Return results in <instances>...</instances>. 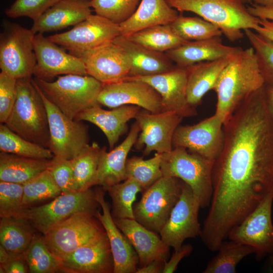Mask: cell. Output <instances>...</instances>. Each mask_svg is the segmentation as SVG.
<instances>
[{"label":"cell","mask_w":273,"mask_h":273,"mask_svg":"<svg viewBox=\"0 0 273 273\" xmlns=\"http://www.w3.org/2000/svg\"><path fill=\"white\" fill-rule=\"evenodd\" d=\"M223 131L203 225L205 233L219 240L227 238L273 189V114L265 85L224 122Z\"/></svg>","instance_id":"6da1fadb"},{"label":"cell","mask_w":273,"mask_h":273,"mask_svg":"<svg viewBox=\"0 0 273 273\" xmlns=\"http://www.w3.org/2000/svg\"><path fill=\"white\" fill-rule=\"evenodd\" d=\"M265 85L253 48L233 55L213 88L216 95L215 113L223 122L249 96Z\"/></svg>","instance_id":"7a4b0ae2"},{"label":"cell","mask_w":273,"mask_h":273,"mask_svg":"<svg viewBox=\"0 0 273 273\" xmlns=\"http://www.w3.org/2000/svg\"><path fill=\"white\" fill-rule=\"evenodd\" d=\"M5 124L23 138L49 148L48 113L31 76L17 79L15 102Z\"/></svg>","instance_id":"3957f363"},{"label":"cell","mask_w":273,"mask_h":273,"mask_svg":"<svg viewBox=\"0 0 273 273\" xmlns=\"http://www.w3.org/2000/svg\"><path fill=\"white\" fill-rule=\"evenodd\" d=\"M179 12H191L218 27L230 41L244 36L243 31L255 30L260 19L252 15L245 4L238 0H166Z\"/></svg>","instance_id":"277c9868"},{"label":"cell","mask_w":273,"mask_h":273,"mask_svg":"<svg viewBox=\"0 0 273 273\" xmlns=\"http://www.w3.org/2000/svg\"><path fill=\"white\" fill-rule=\"evenodd\" d=\"M46 98L61 112L73 119L97 105L103 84L88 75L66 74L54 81L34 79Z\"/></svg>","instance_id":"5b68a950"},{"label":"cell","mask_w":273,"mask_h":273,"mask_svg":"<svg viewBox=\"0 0 273 273\" xmlns=\"http://www.w3.org/2000/svg\"><path fill=\"white\" fill-rule=\"evenodd\" d=\"M214 161L181 147L162 154L161 168L164 177L180 179L192 189L201 208L209 206L213 193Z\"/></svg>","instance_id":"8992f818"},{"label":"cell","mask_w":273,"mask_h":273,"mask_svg":"<svg viewBox=\"0 0 273 273\" xmlns=\"http://www.w3.org/2000/svg\"><path fill=\"white\" fill-rule=\"evenodd\" d=\"M96 212L76 213L56 224L44 235L46 244L60 260L77 248L105 234Z\"/></svg>","instance_id":"52a82bcc"},{"label":"cell","mask_w":273,"mask_h":273,"mask_svg":"<svg viewBox=\"0 0 273 273\" xmlns=\"http://www.w3.org/2000/svg\"><path fill=\"white\" fill-rule=\"evenodd\" d=\"M183 184L179 178L162 176L144 191L133 207L134 219L159 233L181 195Z\"/></svg>","instance_id":"ba28073f"},{"label":"cell","mask_w":273,"mask_h":273,"mask_svg":"<svg viewBox=\"0 0 273 273\" xmlns=\"http://www.w3.org/2000/svg\"><path fill=\"white\" fill-rule=\"evenodd\" d=\"M98 205L95 192L89 189L62 193L47 204L26 207L20 217L27 220L44 235L56 224L76 213L84 211L96 212Z\"/></svg>","instance_id":"9c48e42d"},{"label":"cell","mask_w":273,"mask_h":273,"mask_svg":"<svg viewBox=\"0 0 273 273\" xmlns=\"http://www.w3.org/2000/svg\"><path fill=\"white\" fill-rule=\"evenodd\" d=\"M5 27L0 39V68L18 79L33 74L36 63L34 49L35 34L16 23Z\"/></svg>","instance_id":"30bf717a"},{"label":"cell","mask_w":273,"mask_h":273,"mask_svg":"<svg viewBox=\"0 0 273 273\" xmlns=\"http://www.w3.org/2000/svg\"><path fill=\"white\" fill-rule=\"evenodd\" d=\"M36 84L48 113L49 149L54 156L71 160L88 144V127L81 121L71 119L61 112L46 98Z\"/></svg>","instance_id":"8fae6325"},{"label":"cell","mask_w":273,"mask_h":273,"mask_svg":"<svg viewBox=\"0 0 273 273\" xmlns=\"http://www.w3.org/2000/svg\"><path fill=\"white\" fill-rule=\"evenodd\" d=\"M273 189L257 206L229 232L231 240L248 245L259 260L273 254Z\"/></svg>","instance_id":"7c38bea8"},{"label":"cell","mask_w":273,"mask_h":273,"mask_svg":"<svg viewBox=\"0 0 273 273\" xmlns=\"http://www.w3.org/2000/svg\"><path fill=\"white\" fill-rule=\"evenodd\" d=\"M121 35L119 24L97 14L90 15L70 30L48 37L52 42L74 54L112 42Z\"/></svg>","instance_id":"4fadbf2b"},{"label":"cell","mask_w":273,"mask_h":273,"mask_svg":"<svg viewBox=\"0 0 273 273\" xmlns=\"http://www.w3.org/2000/svg\"><path fill=\"white\" fill-rule=\"evenodd\" d=\"M223 121L215 113L191 125H179L173 138V147L184 148L215 161L224 144Z\"/></svg>","instance_id":"5bb4252c"},{"label":"cell","mask_w":273,"mask_h":273,"mask_svg":"<svg viewBox=\"0 0 273 273\" xmlns=\"http://www.w3.org/2000/svg\"><path fill=\"white\" fill-rule=\"evenodd\" d=\"M200 208L191 188L183 181L181 195L159 232L161 239L167 246L176 250L186 239L200 236Z\"/></svg>","instance_id":"9a60e30c"},{"label":"cell","mask_w":273,"mask_h":273,"mask_svg":"<svg viewBox=\"0 0 273 273\" xmlns=\"http://www.w3.org/2000/svg\"><path fill=\"white\" fill-rule=\"evenodd\" d=\"M141 131L134 144L138 150L145 146L143 154L152 151L163 154L170 152L173 147L175 131L183 118L173 111L151 113L140 110L135 118Z\"/></svg>","instance_id":"2e32d148"},{"label":"cell","mask_w":273,"mask_h":273,"mask_svg":"<svg viewBox=\"0 0 273 273\" xmlns=\"http://www.w3.org/2000/svg\"><path fill=\"white\" fill-rule=\"evenodd\" d=\"M71 54L82 60L87 75L103 84L120 82L129 76L131 66L129 57L121 47L113 41Z\"/></svg>","instance_id":"e0dca14e"},{"label":"cell","mask_w":273,"mask_h":273,"mask_svg":"<svg viewBox=\"0 0 273 273\" xmlns=\"http://www.w3.org/2000/svg\"><path fill=\"white\" fill-rule=\"evenodd\" d=\"M187 69L175 66L166 72L127 77L124 80H139L150 84L161 96L164 111H173L184 118L197 115L196 108L190 106L187 100Z\"/></svg>","instance_id":"ac0fdd59"},{"label":"cell","mask_w":273,"mask_h":273,"mask_svg":"<svg viewBox=\"0 0 273 273\" xmlns=\"http://www.w3.org/2000/svg\"><path fill=\"white\" fill-rule=\"evenodd\" d=\"M97 101L100 105L112 109L135 105L151 113L164 111L160 94L150 84L139 80H125L103 84Z\"/></svg>","instance_id":"d6986e66"},{"label":"cell","mask_w":273,"mask_h":273,"mask_svg":"<svg viewBox=\"0 0 273 273\" xmlns=\"http://www.w3.org/2000/svg\"><path fill=\"white\" fill-rule=\"evenodd\" d=\"M36 63L33 72L36 78L47 80L66 74L87 75L83 62L78 57L66 52L64 48L52 42L42 33L34 37Z\"/></svg>","instance_id":"ffe728a7"},{"label":"cell","mask_w":273,"mask_h":273,"mask_svg":"<svg viewBox=\"0 0 273 273\" xmlns=\"http://www.w3.org/2000/svg\"><path fill=\"white\" fill-rule=\"evenodd\" d=\"M96 199L102 212L97 211L96 218L107 235L113 259L114 273H135L139 264V257L127 238L116 225L101 189L95 191Z\"/></svg>","instance_id":"44dd1931"},{"label":"cell","mask_w":273,"mask_h":273,"mask_svg":"<svg viewBox=\"0 0 273 273\" xmlns=\"http://www.w3.org/2000/svg\"><path fill=\"white\" fill-rule=\"evenodd\" d=\"M60 263L64 272H113V256L106 233L77 248Z\"/></svg>","instance_id":"7402d4cb"},{"label":"cell","mask_w":273,"mask_h":273,"mask_svg":"<svg viewBox=\"0 0 273 273\" xmlns=\"http://www.w3.org/2000/svg\"><path fill=\"white\" fill-rule=\"evenodd\" d=\"M113 219L136 251L139 267L147 265L156 259L167 260L170 247L157 233L149 230L135 219Z\"/></svg>","instance_id":"603a6c76"},{"label":"cell","mask_w":273,"mask_h":273,"mask_svg":"<svg viewBox=\"0 0 273 273\" xmlns=\"http://www.w3.org/2000/svg\"><path fill=\"white\" fill-rule=\"evenodd\" d=\"M242 48L227 46L220 37L189 41L165 53L176 66L187 68L196 63L230 58Z\"/></svg>","instance_id":"cb8c5ba5"},{"label":"cell","mask_w":273,"mask_h":273,"mask_svg":"<svg viewBox=\"0 0 273 273\" xmlns=\"http://www.w3.org/2000/svg\"><path fill=\"white\" fill-rule=\"evenodd\" d=\"M140 110L141 107L135 105H122L106 110L97 105L81 113L76 120L97 126L106 135L112 150L119 138L127 131V122L135 119Z\"/></svg>","instance_id":"d4e9b609"},{"label":"cell","mask_w":273,"mask_h":273,"mask_svg":"<svg viewBox=\"0 0 273 273\" xmlns=\"http://www.w3.org/2000/svg\"><path fill=\"white\" fill-rule=\"evenodd\" d=\"M91 0H59L31 28L34 34L55 31L74 26L92 14Z\"/></svg>","instance_id":"484cf974"},{"label":"cell","mask_w":273,"mask_h":273,"mask_svg":"<svg viewBox=\"0 0 273 273\" xmlns=\"http://www.w3.org/2000/svg\"><path fill=\"white\" fill-rule=\"evenodd\" d=\"M141 129L135 121L126 138L118 146L107 152L105 147L101 156L98 170V185L104 190L127 179V155L134 145Z\"/></svg>","instance_id":"4316f807"},{"label":"cell","mask_w":273,"mask_h":273,"mask_svg":"<svg viewBox=\"0 0 273 273\" xmlns=\"http://www.w3.org/2000/svg\"><path fill=\"white\" fill-rule=\"evenodd\" d=\"M127 53L131 62L128 77L147 76L166 72L174 66L165 53L149 50L119 35L113 41Z\"/></svg>","instance_id":"83f0119b"},{"label":"cell","mask_w":273,"mask_h":273,"mask_svg":"<svg viewBox=\"0 0 273 273\" xmlns=\"http://www.w3.org/2000/svg\"><path fill=\"white\" fill-rule=\"evenodd\" d=\"M178 16V11L166 0H141L134 13L119 24L121 35L127 36L149 27L169 24Z\"/></svg>","instance_id":"f1b7e54d"},{"label":"cell","mask_w":273,"mask_h":273,"mask_svg":"<svg viewBox=\"0 0 273 273\" xmlns=\"http://www.w3.org/2000/svg\"><path fill=\"white\" fill-rule=\"evenodd\" d=\"M231 57L201 62L186 68L188 71L187 97L190 106L196 108L201 103L204 96L213 89Z\"/></svg>","instance_id":"f546056e"},{"label":"cell","mask_w":273,"mask_h":273,"mask_svg":"<svg viewBox=\"0 0 273 273\" xmlns=\"http://www.w3.org/2000/svg\"><path fill=\"white\" fill-rule=\"evenodd\" d=\"M51 159H39L0 153V181L24 184L49 169Z\"/></svg>","instance_id":"4dcf8cb0"},{"label":"cell","mask_w":273,"mask_h":273,"mask_svg":"<svg viewBox=\"0 0 273 273\" xmlns=\"http://www.w3.org/2000/svg\"><path fill=\"white\" fill-rule=\"evenodd\" d=\"M103 150L96 142L87 145L71 159L75 191L87 190L98 185V170Z\"/></svg>","instance_id":"1f68e13d"},{"label":"cell","mask_w":273,"mask_h":273,"mask_svg":"<svg viewBox=\"0 0 273 273\" xmlns=\"http://www.w3.org/2000/svg\"><path fill=\"white\" fill-rule=\"evenodd\" d=\"M125 37L149 50L162 53L189 41L177 35L170 24L153 26Z\"/></svg>","instance_id":"d6a6232c"},{"label":"cell","mask_w":273,"mask_h":273,"mask_svg":"<svg viewBox=\"0 0 273 273\" xmlns=\"http://www.w3.org/2000/svg\"><path fill=\"white\" fill-rule=\"evenodd\" d=\"M28 222L20 217L1 218V245L10 253H24L34 237Z\"/></svg>","instance_id":"836d02e7"},{"label":"cell","mask_w":273,"mask_h":273,"mask_svg":"<svg viewBox=\"0 0 273 273\" xmlns=\"http://www.w3.org/2000/svg\"><path fill=\"white\" fill-rule=\"evenodd\" d=\"M215 255L208 263L204 273H235L240 261L254 253L253 249L235 241L225 240L221 243Z\"/></svg>","instance_id":"e575fe53"},{"label":"cell","mask_w":273,"mask_h":273,"mask_svg":"<svg viewBox=\"0 0 273 273\" xmlns=\"http://www.w3.org/2000/svg\"><path fill=\"white\" fill-rule=\"evenodd\" d=\"M0 150L34 159H52L54 157L49 148L23 138L5 123L0 125Z\"/></svg>","instance_id":"d590c367"},{"label":"cell","mask_w":273,"mask_h":273,"mask_svg":"<svg viewBox=\"0 0 273 273\" xmlns=\"http://www.w3.org/2000/svg\"><path fill=\"white\" fill-rule=\"evenodd\" d=\"M106 191L112 199L113 218L134 219L133 203L137 194L143 191L140 185L133 179L127 178Z\"/></svg>","instance_id":"8d00e7d4"},{"label":"cell","mask_w":273,"mask_h":273,"mask_svg":"<svg viewBox=\"0 0 273 273\" xmlns=\"http://www.w3.org/2000/svg\"><path fill=\"white\" fill-rule=\"evenodd\" d=\"M174 32L187 41H195L220 37V29L212 23L197 17L178 15L169 24Z\"/></svg>","instance_id":"74e56055"},{"label":"cell","mask_w":273,"mask_h":273,"mask_svg":"<svg viewBox=\"0 0 273 273\" xmlns=\"http://www.w3.org/2000/svg\"><path fill=\"white\" fill-rule=\"evenodd\" d=\"M162 154L156 153L152 158L145 160L143 157L133 156L127 159L126 163L127 178L135 180L146 190L161 178Z\"/></svg>","instance_id":"f35d334b"},{"label":"cell","mask_w":273,"mask_h":273,"mask_svg":"<svg viewBox=\"0 0 273 273\" xmlns=\"http://www.w3.org/2000/svg\"><path fill=\"white\" fill-rule=\"evenodd\" d=\"M24 255L30 272L54 273L61 271L60 260L50 250L44 238L34 237Z\"/></svg>","instance_id":"ab89813d"},{"label":"cell","mask_w":273,"mask_h":273,"mask_svg":"<svg viewBox=\"0 0 273 273\" xmlns=\"http://www.w3.org/2000/svg\"><path fill=\"white\" fill-rule=\"evenodd\" d=\"M23 187L25 208L37 202L55 198L62 194L48 169L23 184Z\"/></svg>","instance_id":"60d3db41"},{"label":"cell","mask_w":273,"mask_h":273,"mask_svg":"<svg viewBox=\"0 0 273 273\" xmlns=\"http://www.w3.org/2000/svg\"><path fill=\"white\" fill-rule=\"evenodd\" d=\"M243 31L254 50L265 85L273 86V42L253 30Z\"/></svg>","instance_id":"b9f144b4"},{"label":"cell","mask_w":273,"mask_h":273,"mask_svg":"<svg viewBox=\"0 0 273 273\" xmlns=\"http://www.w3.org/2000/svg\"><path fill=\"white\" fill-rule=\"evenodd\" d=\"M141 0H91L96 14L120 24L136 10Z\"/></svg>","instance_id":"7bdbcfd3"},{"label":"cell","mask_w":273,"mask_h":273,"mask_svg":"<svg viewBox=\"0 0 273 273\" xmlns=\"http://www.w3.org/2000/svg\"><path fill=\"white\" fill-rule=\"evenodd\" d=\"M23 205V184L0 181V216L20 217Z\"/></svg>","instance_id":"ee69618b"},{"label":"cell","mask_w":273,"mask_h":273,"mask_svg":"<svg viewBox=\"0 0 273 273\" xmlns=\"http://www.w3.org/2000/svg\"><path fill=\"white\" fill-rule=\"evenodd\" d=\"M58 1L16 0L5 13L10 18L27 17L35 21Z\"/></svg>","instance_id":"f6af8a7d"},{"label":"cell","mask_w":273,"mask_h":273,"mask_svg":"<svg viewBox=\"0 0 273 273\" xmlns=\"http://www.w3.org/2000/svg\"><path fill=\"white\" fill-rule=\"evenodd\" d=\"M48 169L62 193L75 191L73 169L70 160L54 156Z\"/></svg>","instance_id":"bcb514c9"},{"label":"cell","mask_w":273,"mask_h":273,"mask_svg":"<svg viewBox=\"0 0 273 273\" xmlns=\"http://www.w3.org/2000/svg\"><path fill=\"white\" fill-rule=\"evenodd\" d=\"M17 79L9 74L0 73V122L5 123L14 106L16 97Z\"/></svg>","instance_id":"7dc6e473"},{"label":"cell","mask_w":273,"mask_h":273,"mask_svg":"<svg viewBox=\"0 0 273 273\" xmlns=\"http://www.w3.org/2000/svg\"><path fill=\"white\" fill-rule=\"evenodd\" d=\"M29 271L24 253H12L8 261L1 264V273H25Z\"/></svg>","instance_id":"c3c4849f"},{"label":"cell","mask_w":273,"mask_h":273,"mask_svg":"<svg viewBox=\"0 0 273 273\" xmlns=\"http://www.w3.org/2000/svg\"><path fill=\"white\" fill-rule=\"evenodd\" d=\"M193 246L191 244H183L177 250H174L169 260L166 261L162 273H173L177 269L180 261L188 256L192 252Z\"/></svg>","instance_id":"681fc988"},{"label":"cell","mask_w":273,"mask_h":273,"mask_svg":"<svg viewBox=\"0 0 273 273\" xmlns=\"http://www.w3.org/2000/svg\"><path fill=\"white\" fill-rule=\"evenodd\" d=\"M247 8L252 15L260 19L273 21V6H262L254 4Z\"/></svg>","instance_id":"f907efd6"},{"label":"cell","mask_w":273,"mask_h":273,"mask_svg":"<svg viewBox=\"0 0 273 273\" xmlns=\"http://www.w3.org/2000/svg\"><path fill=\"white\" fill-rule=\"evenodd\" d=\"M166 261L164 259H156L145 266L138 267L135 273H162Z\"/></svg>","instance_id":"816d5d0a"},{"label":"cell","mask_w":273,"mask_h":273,"mask_svg":"<svg viewBox=\"0 0 273 273\" xmlns=\"http://www.w3.org/2000/svg\"><path fill=\"white\" fill-rule=\"evenodd\" d=\"M254 31L273 42V21L260 19V25Z\"/></svg>","instance_id":"f5cc1de1"},{"label":"cell","mask_w":273,"mask_h":273,"mask_svg":"<svg viewBox=\"0 0 273 273\" xmlns=\"http://www.w3.org/2000/svg\"><path fill=\"white\" fill-rule=\"evenodd\" d=\"M265 92L268 105L273 114V86L265 85Z\"/></svg>","instance_id":"db71d44e"},{"label":"cell","mask_w":273,"mask_h":273,"mask_svg":"<svg viewBox=\"0 0 273 273\" xmlns=\"http://www.w3.org/2000/svg\"><path fill=\"white\" fill-rule=\"evenodd\" d=\"M11 253L8 252L4 247L0 245V263H6L11 256Z\"/></svg>","instance_id":"11a10c76"},{"label":"cell","mask_w":273,"mask_h":273,"mask_svg":"<svg viewBox=\"0 0 273 273\" xmlns=\"http://www.w3.org/2000/svg\"><path fill=\"white\" fill-rule=\"evenodd\" d=\"M253 2L254 3V4L259 6H273V0H253Z\"/></svg>","instance_id":"9f6ffc18"},{"label":"cell","mask_w":273,"mask_h":273,"mask_svg":"<svg viewBox=\"0 0 273 273\" xmlns=\"http://www.w3.org/2000/svg\"><path fill=\"white\" fill-rule=\"evenodd\" d=\"M238 1L241 2L244 4L251 3L252 2H253V0H238Z\"/></svg>","instance_id":"6f0895ef"},{"label":"cell","mask_w":273,"mask_h":273,"mask_svg":"<svg viewBox=\"0 0 273 273\" xmlns=\"http://www.w3.org/2000/svg\"><path fill=\"white\" fill-rule=\"evenodd\" d=\"M270 259H271V261L272 264L273 265V254L270 255Z\"/></svg>","instance_id":"680465c9"}]
</instances>
